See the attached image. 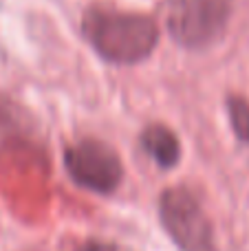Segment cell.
Segmentation results:
<instances>
[{
    "instance_id": "6da1fadb",
    "label": "cell",
    "mask_w": 249,
    "mask_h": 251,
    "mask_svg": "<svg viewBox=\"0 0 249 251\" xmlns=\"http://www.w3.org/2000/svg\"><path fill=\"white\" fill-rule=\"evenodd\" d=\"M84 33L101 57L117 64H135L150 55L159 31L150 18L113 9H91L84 16Z\"/></svg>"
},
{
    "instance_id": "7a4b0ae2",
    "label": "cell",
    "mask_w": 249,
    "mask_h": 251,
    "mask_svg": "<svg viewBox=\"0 0 249 251\" xmlns=\"http://www.w3.org/2000/svg\"><path fill=\"white\" fill-rule=\"evenodd\" d=\"M161 223L181 251H216L214 227L190 192L168 190L159 201Z\"/></svg>"
},
{
    "instance_id": "3957f363",
    "label": "cell",
    "mask_w": 249,
    "mask_h": 251,
    "mask_svg": "<svg viewBox=\"0 0 249 251\" xmlns=\"http://www.w3.org/2000/svg\"><path fill=\"white\" fill-rule=\"evenodd\" d=\"M229 13L232 0H172L168 29L183 47H207L225 31Z\"/></svg>"
},
{
    "instance_id": "277c9868",
    "label": "cell",
    "mask_w": 249,
    "mask_h": 251,
    "mask_svg": "<svg viewBox=\"0 0 249 251\" xmlns=\"http://www.w3.org/2000/svg\"><path fill=\"white\" fill-rule=\"evenodd\" d=\"M66 170L77 185L91 192L108 194L122 181V163L119 156L106 143L86 139L77 146L69 148L64 156Z\"/></svg>"
},
{
    "instance_id": "5b68a950",
    "label": "cell",
    "mask_w": 249,
    "mask_h": 251,
    "mask_svg": "<svg viewBox=\"0 0 249 251\" xmlns=\"http://www.w3.org/2000/svg\"><path fill=\"white\" fill-rule=\"evenodd\" d=\"M146 152L154 159V163H159L161 168H172L181 156L179 139L166 128V126H150L141 137Z\"/></svg>"
},
{
    "instance_id": "8992f818",
    "label": "cell",
    "mask_w": 249,
    "mask_h": 251,
    "mask_svg": "<svg viewBox=\"0 0 249 251\" xmlns=\"http://www.w3.org/2000/svg\"><path fill=\"white\" fill-rule=\"evenodd\" d=\"M227 106H229V117H232L238 139L249 148V101L241 100V97H232L227 101Z\"/></svg>"
},
{
    "instance_id": "52a82bcc",
    "label": "cell",
    "mask_w": 249,
    "mask_h": 251,
    "mask_svg": "<svg viewBox=\"0 0 249 251\" xmlns=\"http://www.w3.org/2000/svg\"><path fill=\"white\" fill-rule=\"evenodd\" d=\"M73 251H115L110 245L106 243H97V240H88V243L79 245V247H75Z\"/></svg>"
}]
</instances>
